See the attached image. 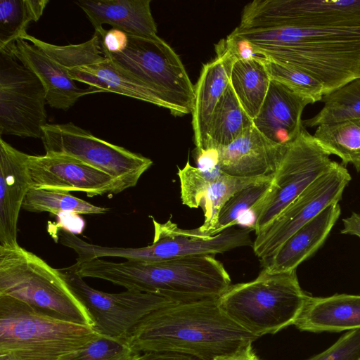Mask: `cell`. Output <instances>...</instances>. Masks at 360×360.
<instances>
[{
	"mask_svg": "<svg viewBox=\"0 0 360 360\" xmlns=\"http://www.w3.org/2000/svg\"><path fill=\"white\" fill-rule=\"evenodd\" d=\"M307 360H360V329L347 332L332 346Z\"/></svg>",
	"mask_w": 360,
	"mask_h": 360,
	"instance_id": "obj_36",
	"label": "cell"
},
{
	"mask_svg": "<svg viewBox=\"0 0 360 360\" xmlns=\"http://www.w3.org/2000/svg\"><path fill=\"white\" fill-rule=\"evenodd\" d=\"M356 26H360V0H255L244 7L238 27Z\"/></svg>",
	"mask_w": 360,
	"mask_h": 360,
	"instance_id": "obj_14",
	"label": "cell"
},
{
	"mask_svg": "<svg viewBox=\"0 0 360 360\" xmlns=\"http://www.w3.org/2000/svg\"><path fill=\"white\" fill-rule=\"evenodd\" d=\"M20 39L43 50L63 66L73 80L88 85L93 93H117L163 108L145 84L102 53L101 37L96 32L85 42L65 46L49 44L27 33Z\"/></svg>",
	"mask_w": 360,
	"mask_h": 360,
	"instance_id": "obj_10",
	"label": "cell"
},
{
	"mask_svg": "<svg viewBox=\"0 0 360 360\" xmlns=\"http://www.w3.org/2000/svg\"><path fill=\"white\" fill-rule=\"evenodd\" d=\"M322 109L311 118L302 120L307 127L360 117V77L324 95Z\"/></svg>",
	"mask_w": 360,
	"mask_h": 360,
	"instance_id": "obj_30",
	"label": "cell"
},
{
	"mask_svg": "<svg viewBox=\"0 0 360 360\" xmlns=\"http://www.w3.org/2000/svg\"><path fill=\"white\" fill-rule=\"evenodd\" d=\"M313 136L327 153L338 156L343 165L352 164L360 172V117L320 125Z\"/></svg>",
	"mask_w": 360,
	"mask_h": 360,
	"instance_id": "obj_27",
	"label": "cell"
},
{
	"mask_svg": "<svg viewBox=\"0 0 360 360\" xmlns=\"http://www.w3.org/2000/svg\"><path fill=\"white\" fill-rule=\"evenodd\" d=\"M6 48L39 79L46 91V102L51 107L68 110L81 97L93 94L89 88H79L63 66L26 40L18 39Z\"/></svg>",
	"mask_w": 360,
	"mask_h": 360,
	"instance_id": "obj_21",
	"label": "cell"
},
{
	"mask_svg": "<svg viewBox=\"0 0 360 360\" xmlns=\"http://www.w3.org/2000/svg\"><path fill=\"white\" fill-rule=\"evenodd\" d=\"M22 209L32 212H50L79 214H96L108 209L94 205L69 193L30 188L22 202Z\"/></svg>",
	"mask_w": 360,
	"mask_h": 360,
	"instance_id": "obj_31",
	"label": "cell"
},
{
	"mask_svg": "<svg viewBox=\"0 0 360 360\" xmlns=\"http://www.w3.org/2000/svg\"><path fill=\"white\" fill-rule=\"evenodd\" d=\"M139 360H198L191 356L173 352H145Z\"/></svg>",
	"mask_w": 360,
	"mask_h": 360,
	"instance_id": "obj_39",
	"label": "cell"
},
{
	"mask_svg": "<svg viewBox=\"0 0 360 360\" xmlns=\"http://www.w3.org/2000/svg\"><path fill=\"white\" fill-rule=\"evenodd\" d=\"M351 175L342 164L333 166L316 179L290 203L253 241L255 255L264 260L297 230L311 220L330 205L339 202Z\"/></svg>",
	"mask_w": 360,
	"mask_h": 360,
	"instance_id": "obj_15",
	"label": "cell"
},
{
	"mask_svg": "<svg viewBox=\"0 0 360 360\" xmlns=\"http://www.w3.org/2000/svg\"><path fill=\"white\" fill-rule=\"evenodd\" d=\"M257 338L231 320L216 299L176 302L146 316L126 340L135 351L173 352L214 360Z\"/></svg>",
	"mask_w": 360,
	"mask_h": 360,
	"instance_id": "obj_2",
	"label": "cell"
},
{
	"mask_svg": "<svg viewBox=\"0 0 360 360\" xmlns=\"http://www.w3.org/2000/svg\"><path fill=\"white\" fill-rule=\"evenodd\" d=\"M271 181L251 186L236 193L221 209L216 227L209 236L217 235L237 224L239 218L246 212L250 211L266 193Z\"/></svg>",
	"mask_w": 360,
	"mask_h": 360,
	"instance_id": "obj_33",
	"label": "cell"
},
{
	"mask_svg": "<svg viewBox=\"0 0 360 360\" xmlns=\"http://www.w3.org/2000/svg\"><path fill=\"white\" fill-rule=\"evenodd\" d=\"M340 206L335 202L291 235L270 257L262 260L269 273L296 270L323 243L340 214Z\"/></svg>",
	"mask_w": 360,
	"mask_h": 360,
	"instance_id": "obj_22",
	"label": "cell"
},
{
	"mask_svg": "<svg viewBox=\"0 0 360 360\" xmlns=\"http://www.w3.org/2000/svg\"><path fill=\"white\" fill-rule=\"evenodd\" d=\"M1 295L17 299L49 316L94 328L90 314L58 269L20 245L0 246Z\"/></svg>",
	"mask_w": 360,
	"mask_h": 360,
	"instance_id": "obj_6",
	"label": "cell"
},
{
	"mask_svg": "<svg viewBox=\"0 0 360 360\" xmlns=\"http://www.w3.org/2000/svg\"><path fill=\"white\" fill-rule=\"evenodd\" d=\"M252 125L253 120L244 110L229 84L211 117L204 153L229 145Z\"/></svg>",
	"mask_w": 360,
	"mask_h": 360,
	"instance_id": "obj_25",
	"label": "cell"
},
{
	"mask_svg": "<svg viewBox=\"0 0 360 360\" xmlns=\"http://www.w3.org/2000/svg\"><path fill=\"white\" fill-rule=\"evenodd\" d=\"M77 272L82 278L103 279L176 302L216 299L231 285L229 273L214 255L124 262L97 258L79 263Z\"/></svg>",
	"mask_w": 360,
	"mask_h": 360,
	"instance_id": "obj_3",
	"label": "cell"
},
{
	"mask_svg": "<svg viewBox=\"0 0 360 360\" xmlns=\"http://www.w3.org/2000/svg\"><path fill=\"white\" fill-rule=\"evenodd\" d=\"M214 360H261L255 354L252 343L224 355L217 356Z\"/></svg>",
	"mask_w": 360,
	"mask_h": 360,
	"instance_id": "obj_38",
	"label": "cell"
},
{
	"mask_svg": "<svg viewBox=\"0 0 360 360\" xmlns=\"http://www.w3.org/2000/svg\"><path fill=\"white\" fill-rule=\"evenodd\" d=\"M217 57L204 64L195 88L192 126L197 153L205 151L208 127L213 111L230 84L231 72L238 60L225 39L216 46Z\"/></svg>",
	"mask_w": 360,
	"mask_h": 360,
	"instance_id": "obj_19",
	"label": "cell"
},
{
	"mask_svg": "<svg viewBox=\"0 0 360 360\" xmlns=\"http://www.w3.org/2000/svg\"><path fill=\"white\" fill-rule=\"evenodd\" d=\"M75 4L85 13L95 30L108 24L129 36H158L150 0H82Z\"/></svg>",
	"mask_w": 360,
	"mask_h": 360,
	"instance_id": "obj_23",
	"label": "cell"
},
{
	"mask_svg": "<svg viewBox=\"0 0 360 360\" xmlns=\"http://www.w3.org/2000/svg\"><path fill=\"white\" fill-rule=\"evenodd\" d=\"M293 325L300 330L314 333L360 329V295H308Z\"/></svg>",
	"mask_w": 360,
	"mask_h": 360,
	"instance_id": "obj_24",
	"label": "cell"
},
{
	"mask_svg": "<svg viewBox=\"0 0 360 360\" xmlns=\"http://www.w3.org/2000/svg\"><path fill=\"white\" fill-rule=\"evenodd\" d=\"M101 336L94 328L44 314L0 296V360H63Z\"/></svg>",
	"mask_w": 360,
	"mask_h": 360,
	"instance_id": "obj_4",
	"label": "cell"
},
{
	"mask_svg": "<svg viewBox=\"0 0 360 360\" xmlns=\"http://www.w3.org/2000/svg\"><path fill=\"white\" fill-rule=\"evenodd\" d=\"M58 270L90 314L94 329L104 336L126 340L148 314L176 302L154 293L129 290L109 293L94 289L77 274L75 264Z\"/></svg>",
	"mask_w": 360,
	"mask_h": 360,
	"instance_id": "obj_12",
	"label": "cell"
},
{
	"mask_svg": "<svg viewBox=\"0 0 360 360\" xmlns=\"http://www.w3.org/2000/svg\"><path fill=\"white\" fill-rule=\"evenodd\" d=\"M141 355L131 347L125 339L101 335L63 360H139Z\"/></svg>",
	"mask_w": 360,
	"mask_h": 360,
	"instance_id": "obj_34",
	"label": "cell"
},
{
	"mask_svg": "<svg viewBox=\"0 0 360 360\" xmlns=\"http://www.w3.org/2000/svg\"><path fill=\"white\" fill-rule=\"evenodd\" d=\"M288 146L271 141L253 124L240 137L216 150L217 167L235 177L273 176Z\"/></svg>",
	"mask_w": 360,
	"mask_h": 360,
	"instance_id": "obj_17",
	"label": "cell"
},
{
	"mask_svg": "<svg viewBox=\"0 0 360 360\" xmlns=\"http://www.w3.org/2000/svg\"><path fill=\"white\" fill-rule=\"evenodd\" d=\"M177 175L180 181L182 204L191 208L201 206L206 189L214 175L202 168L192 166L188 160L183 168L178 167Z\"/></svg>",
	"mask_w": 360,
	"mask_h": 360,
	"instance_id": "obj_35",
	"label": "cell"
},
{
	"mask_svg": "<svg viewBox=\"0 0 360 360\" xmlns=\"http://www.w3.org/2000/svg\"><path fill=\"white\" fill-rule=\"evenodd\" d=\"M41 140L48 155L77 159L105 174L116 181L120 193L134 187L153 161L93 135L72 122L46 124Z\"/></svg>",
	"mask_w": 360,
	"mask_h": 360,
	"instance_id": "obj_9",
	"label": "cell"
},
{
	"mask_svg": "<svg viewBox=\"0 0 360 360\" xmlns=\"http://www.w3.org/2000/svg\"><path fill=\"white\" fill-rule=\"evenodd\" d=\"M49 0L0 1V49L13 45L31 22L42 15Z\"/></svg>",
	"mask_w": 360,
	"mask_h": 360,
	"instance_id": "obj_29",
	"label": "cell"
},
{
	"mask_svg": "<svg viewBox=\"0 0 360 360\" xmlns=\"http://www.w3.org/2000/svg\"><path fill=\"white\" fill-rule=\"evenodd\" d=\"M307 297L296 270L273 274L263 269L254 280L231 285L217 302L231 320L258 338L293 325Z\"/></svg>",
	"mask_w": 360,
	"mask_h": 360,
	"instance_id": "obj_5",
	"label": "cell"
},
{
	"mask_svg": "<svg viewBox=\"0 0 360 360\" xmlns=\"http://www.w3.org/2000/svg\"><path fill=\"white\" fill-rule=\"evenodd\" d=\"M154 237L153 243L141 248L105 247L94 245V258L122 257L129 261H158L191 255H215L231 250L253 245L251 227L228 228L214 236L205 235L196 228L182 229L170 217L160 223L151 217Z\"/></svg>",
	"mask_w": 360,
	"mask_h": 360,
	"instance_id": "obj_11",
	"label": "cell"
},
{
	"mask_svg": "<svg viewBox=\"0 0 360 360\" xmlns=\"http://www.w3.org/2000/svg\"><path fill=\"white\" fill-rule=\"evenodd\" d=\"M31 188L68 193L82 191L88 197L118 194V186L105 172L71 157L27 155Z\"/></svg>",
	"mask_w": 360,
	"mask_h": 360,
	"instance_id": "obj_16",
	"label": "cell"
},
{
	"mask_svg": "<svg viewBox=\"0 0 360 360\" xmlns=\"http://www.w3.org/2000/svg\"><path fill=\"white\" fill-rule=\"evenodd\" d=\"M309 104H313L312 101L271 79L261 108L253 119V124L271 141L288 146L304 127L302 115Z\"/></svg>",
	"mask_w": 360,
	"mask_h": 360,
	"instance_id": "obj_20",
	"label": "cell"
},
{
	"mask_svg": "<svg viewBox=\"0 0 360 360\" xmlns=\"http://www.w3.org/2000/svg\"><path fill=\"white\" fill-rule=\"evenodd\" d=\"M264 60L271 79L282 83L296 94L309 99L313 103L321 101L325 91L322 84L317 79L301 70L265 58Z\"/></svg>",
	"mask_w": 360,
	"mask_h": 360,
	"instance_id": "obj_32",
	"label": "cell"
},
{
	"mask_svg": "<svg viewBox=\"0 0 360 360\" xmlns=\"http://www.w3.org/2000/svg\"><path fill=\"white\" fill-rule=\"evenodd\" d=\"M101 37V50L103 52L117 54L122 53L127 48L129 42V36L123 31L115 28L109 30L103 27L95 30Z\"/></svg>",
	"mask_w": 360,
	"mask_h": 360,
	"instance_id": "obj_37",
	"label": "cell"
},
{
	"mask_svg": "<svg viewBox=\"0 0 360 360\" xmlns=\"http://www.w3.org/2000/svg\"><path fill=\"white\" fill-rule=\"evenodd\" d=\"M303 127L292 141L273 174L266 193L251 208L255 234L269 225L335 161Z\"/></svg>",
	"mask_w": 360,
	"mask_h": 360,
	"instance_id": "obj_8",
	"label": "cell"
},
{
	"mask_svg": "<svg viewBox=\"0 0 360 360\" xmlns=\"http://www.w3.org/2000/svg\"><path fill=\"white\" fill-rule=\"evenodd\" d=\"M341 233L354 235L360 238V213L353 212L343 219V229Z\"/></svg>",
	"mask_w": 360,
	"mask_h": 360,
	"instance_id": "obj_40",
	"label": "cell"
},
{
	"mask_svg": "<svg viewBox=\"0 0 360 360\" xmlns=\"http://www.w3.org/2000/svg\"><path fill=\"white\" fill-rule=\"evenodd\" d=\"M27 154L0 139V246L15 248L18 221L23 200L31 188Z\"/></svg>",
	"mask_w": 360,
	"mask_h": 360,
	"instance_id": "obj_18",
	"label": "cell"
},
{
	"mask_svg": "<svg viewBox=\"0 0 360 360\" xmlns=\"http://www.w3.org/2000/svg\"><path fill=\"white\" fill-rule=\"evenodd\" d=\"M230 35L248 41L256 55L317 79L325 95L360 77V26H238Z\"/></svg>",
	"mask_w": 360,
	"mask_h": 360,
	"instance_id": "obj_1",
	"label": "cell"
},
{
	"mask_svg": "<svg viewBox=\"0 0 360 360\" xmlns=\"http://www.w3.org/2000/svg\"><path fill=\"white\" fill-rule=\"evenodd\" d=\"M102 53L145 84L173 115L192 112L194 86L179 56L160 37L129 36L122 53Z\"/></svg>",
	"mask_w": 360,
	"mask_h": 360,
	"instance_id": "obj_7",
	"label": "cell"
},
{
	"mask_svg": "<svg viewBox=\"0 0 360 360\" xmlns=\"http://www.w3.org/2000/svg\"><path fill=\"white\" fill-rule=\"evenodd\" d=\"M271 179L272 176L235 177L221 172L217 175H214L201 203L205 220L203 224L197 229L201 233L209 236L216 227L221 209L236 193L251 186L271 181Z\"/></svg>",
	"mask_w": 360,
	"mask_h": 360,
	"instance_id": "obj_28",
	"label": "cell"
},
{
	"mask_svg": "<svg viewBox=\"0 0 360 360\" xmlns=\"http://www.w3.org/2000/svg\"><path fill=\"white\" fill-rule=\"evenodd\" d=\"M271 80L261 56L237 60L233 65L230 84L241 105L252 120L261 108Z\"/></svg>",
	"mask_w": 360,
	"mask_h": 360,
	"instance_id": "obj_26",
	"label": "cell"
},
{
	"mask_svg": "<svg viewBox=\"0 0 360 360\" xmlns=\"http://www.w3.org/2000/svg\"><path fill=\"white\" fill-rule=\"evenodd\" d=\"M11 51L0 49V134L40 138L46 123L45 89Z\"/></svg>",
	"mask_w": 360,
	"mask_h": 360,
	"instance_id": "obj_13",
	"label": "cell"
}]
</instances>
